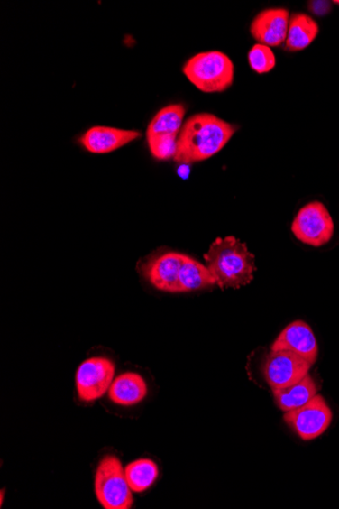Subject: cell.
Returning a JSON list of instances; mask_svg holds the SVG:
<instances>
[{"label": "cell", "mask_w": 339, "mask_h": 509, "mask_svg": "<svg viewBox=\"0 0 339 509\" xmlns=\"http://www.w3.org/2000/svg\"><path fill=\"white\" fill-rule=\"evenodd\" d=\"M236 126L209 113L189 117L177 139L174 160L179 164H192L216 155L232 139Z\"/></svg>", "instance_id": "6da1fadb"}, {"label": "cell", "mask_w": 339, "mask_h": 509, "mask_svg": "<svg viewBox=\"0 0 339 509\" xmlns=\"http://www.w3.org/2000/svg\"><path fill=\"white\" fill-rule=\"evenodd\" d=\"M206 265L221 289H239L254 278L255 257L235 237L217 238L205 255Z\"/></svg>", "instance_id": "7a4b0ae2"}, {"label": "cell", "mask_w": 339, "mask_h": 509, "mask_svg": "<svg viewBox=\"0 0 339 509\" xmlns=\"http://www.w3.org/2000/svg\"><path fill=\"white\" fill-rule=\"evenodd\" d=\"M185 77L204 93H222L233 85L235 68L228 55L206 51L191 58L183 68Z\"/></svg>", "instance_id": "3957f363"}, {"label": "cell", "mask_w": 339, "mask_h": 509, "mask_svg": "<svg viewBox=\"0 0 339 509\" xmlns=\"http://www.w3.org/2000/svg\"><path fill=\"white\" fill-rule=\"evenodd\" d=\"M95 495L105 509H129L133 496L129 487L125 468L115 456L104 457L95 474Z\"/></svg>", "instance_id": "277c9868"}, {"label": "cell", "mask_w": 339, "mask_h": 509, "mask_svg": "<svg viewBox=\"0 0 339 509\" xmlns=\"http://www.w3.org/2000/svg\"><path fill=\"white\" fill-rule=\"evenodd\" d=\"M292 232L304 245L320 247L334 237V223L325 205L320 201H312L297 214Z\"/></svg>", "instance_id": "5b68a950"}, {"label": "cell", "mask_w": 339, "mask_h": 509, "mask_svg": "<svg viewBox=\"0 0 339 509\" xmlns=\"http://www.w3.org/2000/svg\"><path fill=\"white\" fill-rule=\"evenodd\" d=\"M286 424L302 440H316L325 433L333 421V412L320 394L305 403L304 406L286 412Z\"/></svg>", "instance_id": "8992f818"}, {"label": "cell", "mask_w": 339, "mask_h": 509, "mask_svg": "<svg viewBox=\"0 0 339 509\" xmlns=\"http://www.w3.org/2000/svg\"><path fill=\"white\" fill-rule=\"evenodd\" d=\"M311 366L308 361L293 352L271 350L263 359L261 374L271 390H276L301 381L309 375Z\"/></svg>", "instance_id": "52a82bcc"}, {"label": "cell", "mask_w": 339, "mask_h": 509, "mask_svg": "<svg viewBox=\"0 0 339 509\" xmlns=\"http://www.w3.org/2000/svg\"><path fill=\"white\" fill-rule=\"evenodd\" d=\"M115 366L104 357L85 360L77 370L76 387L79 400L91 403L106 394L115 381Z\"/></svg>", "instance_id": "ba28073f"}, {"label": "cell", "mask_w": 339, "mask_h": 509, "mask_svg": "<svg viewBox=\"0 0 339 509\" xmlns=\"http://www.w3.org/2000/svg\"><path fill=\"white\" fill-rule=\"evenodd\" d=\"M270 349L293 352L308 361L311 366L317 361L319 354L316 337L310 326L302 320L294 321L282 330Z\"/></svg>", "instance_id": "9c48e42d"}, {"label": "cell", "mask_w": 339, "mask_h": 509, "mask_svg": "<svg viewBox=\"0 0 339 509\" xmlns=\"http://www.w3.org/2000/svg\"><path fill=\"white\" fill-rule=\"evenodd\" d=\"M289 13L285 9H270L258 14L250 27L257 42L278 47L286 42Z\"/></svg>", "instance_id": "30bf717a"}, {"label": "cell", "mask_w": 339, "mask_h": 509, "mask_svg": "<svg viewBox=\"0 0 339 509\" xmlns=\"http://www.w3.org/2000/svg\"><path fill=\"white\" fill-rule=\"evenodd\" d=\"M184 255L167 253L153 258L145 266V277L158 290L170 293H180L179 273Z\"/></svg>", "instance_id": "8fae6325"}, {"label": "cell", "mask_w": 339, "mask_h": 509, "mask_svg": "<svg viewBox=\"0 0 339 509\" xmlns=\"http://www.w3.org/2000/svg\"><path fill=\"white\" fill-rule=\"evenodd\" d=\"M141 136L142 134L136 131L109 126H94L80 137L79 142L88 152L108 153L124 147L140 139Z\"/></svg>", "instance_id": "7c38bea8"}, {"label": "cell", "mask_w": 339, "mask_h": 509, "mask_svg": "<svg viewBox=\"0 0 339 509\" xmlns=\"http://www.w3.org/2000/svg\"><path fill=\"white\" fill-rule=\"evenodd\" d=\"M109 399L119 406H134L148 394L144 378L134 373L123 374L113 381L108 392Z\"/></svg>", "instance_id": "4fadbf2b"}, {"label": "cell", "mask_w": 339, "mask_h": 509, "mask_svg": "<svg viewBox=\"0 0 339 509\" xmlns=\"http://www.w3.org/2000/svg\"><path fill=\"white\" fill-rule=\"evenodd\" d=\"M276 405L284 412L293 411L305 405L318 394V386L308 375L293 384L272 390Z\"/></svg>", "instance_id": "5bb4252c"}, {"label": "cell", "mask_w": 339, "mask_h": 509, "mask_svg": "<svg viewBox=\"0 0 339 509\" xmlns=\"http://www.w3.org/2000/svg\"><path fill=\"white\" fill-rule=\"evenodd\" d=\"M319 33L318 23L309 15L295 14L289 23L285 50L289 52L304 51Z\"/></svg>", "instance_id": "9a60e30c"}, {"label": "cell", "mask_w": 339, "mask_h": 509, "mask_svg": "<svg viewBox=\"0 0 339 509\" xmlns=\"http://www.w3.org/2000/svg\"><path fill=\"white\" fill-rule=\"evenodd\" d=\"M187 109L183 104H172L160 109L148 126L147 140L153 137L174 135L179 136Z\"/></svg>", "instance_id": "2e32d148"}, {"label": "cell", "mask_w": 339, "mask_h": 509, "mask_svg": "<svg viewBox=\"0 0 339 509\" xmlns=\"http://www.w3.org/2000/svg\"><path fill=\"white\" fill-rule=\"evenodd\" d=\"M180 292H190L207 287H213L215 280L206 264L184 255L183 264L179 273Z\"/></svg>", "instance_id": "e0dca14e"}, {"label": "cell", "mask_w": 339, "mask_h": 509, "mask_svg": "<svg viewBox=\"0 0 339 509\" xmlns=\"http://www.w3.org/2000/svg\"><path fill=\"white\" fill-rule=\"evenodd\" d=\"M124 468L129 487L135 493L147 491L159 477V467L150 458L136 459Z\"/></svg>", "instance_id": "ac0fdd59"}, {"label": "cell", "mask_w": 339, "mask_h": 509, "mask_svg": "<svg viewBox=\"0 0 339 509\" xmlns=\"http://www.w3.org/2000/svg\"><path fill=\"white\" fill-rule=\"evenodd\" d=\"M250 67L257 74H266L276 68V55L269 46L256 44L252 48L248 54Z\"/></svg>", "instance_id": "d6986e66"}, {"label": "cell", "mask_w": 339, "mask_h": 509, "mask_svg": "<svg viewBox=\"0 0 339 509\" xmlns=\"http://www.w3.org/2000/svg\"><path fill=\"white\" fill-rule=\"evenodd\" d=\"M179 136L168 135L153 137L148 140L151 155L158 160H169L175 157Z\"/></svg>", "instance_id": "ffe728a7"}, {"label": "cell", "mask_w": 339, "mask_h": 509, "mask_svg": "<svg viewBox=\"0 0 339 509\" xmlns=\"http://www.w3.org/2000/svg\"><path fill=\"white\" fill-rule=\"evenodd\" d=\"M309 10L316 15H325L331 11V3L329 2H309Z\"/></svg>", "instance_id": "44dd1931"}, {"label": "cell", "mask_w": 339, "mask_h": 509, "mask_svg": "<svg viewBox=\"0 0 339 509\" xmlns=\"http://www.w3.org/2000/svg\"><path fill=\"white\" fill-rule=\"evenodd\" d=\"M177 174H179L182 180H188L190 174V167L188 164H180L179 169H177Z\"/></svg>", "instance_id": "7402d4cb"}, {"label": "cell", "mask_w": 339, "mask_h": 509, "mask_svg": "<svg viewBox=\"0 0 339 509\" xmlns=\"http://www.w3.org/2000/svg\"><path fill=\"white\" fill-rule=\"evenodd\" d=\"M334 4H335V5H339V0H338V2H334Z\"/></svg>", "instance_id": "603a6c76"}]
</instances>
